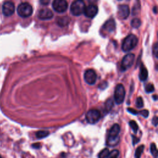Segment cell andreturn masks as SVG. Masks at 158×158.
<instances>
[{
  "mask_svg": "<svg viewBox=\"0 0 158 158\" xmlns=\"http://www.w3.org/2000/svg\"><path fill=\"white\" fill-rule=\"evenodd\" d=\"M38 17L41 20H49L53 17V13L49 9H43L38 12Z\"/></svg>",
  "mask_w": 158,
  "mask_h": 158,
  "instance_id": "4fadbf2b",
  "label": "cell"
},
{
  "mask_svg": "<svg viewBox=\"0 0 158 158\" xmlns=\"http://www.w3.org/2000/svg\"><path fill=\"white\" fill-rule=\"evenodd\" d=\"M156 8H157V7H156V6H155V7H154V12H155V13H156Z\"/></svg>",
  "mask_w": 158,
  "mask_h": 158,
  "instance_id": "d590c367",
  "label": "cell"
},
{
  "mask_svg": "<svg viewBox=\"0 0 158 158\" xmlns=\"http://www.w3.org/2000/svg\"><path fill=\"white\" fill-rule=\"evenodd\" d=\"M57 23L59 26H61V27H64V26H65L67 25L69 22H70V19L67 17V16H65V17H59L57 19Z\"/></svg>",
  "mask_w": 158,
  "mask_h": 158,
  "instance_id": "2e32d148",
  "label": "cell"
},
{
  "mask_svg": "<svg viewBox=\"0 0 158 158\" xmlns=\"http://www.w3.org/2000/svg\"><path fill=\"white\" fill-rule=\"evenodd\" d=\"M2 13L5 16L12 15L15 10V6L12 2L6 1L2 5Z\"/></svg>",
  "mask_w": 158,
  "mask_h": 158,
  "instance_id": "30bf717a",
  "label": "cell"
},
{
  "mask_svg": "<svg viewBox=\"0 0 158 158\" xmlns=\"http://www.w3.org/2000/svg\"><path fill=\"white\" fill-rule=\"evenodd\" d=\"M125 90L123 85L121 83L118 84L114 91V100L117 104H122L125 99Z\"/></svg>",
  "mask_w": 158,
  "mask_h": 158,
  "instance_id": "277c9868",
  "label": "cell"
},
{
  "mask_svg": "<svg viewBox=\"0 0 158 158\" xmlns=\"http://www.w3.org/2000/svg\"><path fill=\"white\" fill-rule=\"evenodd\" d=\"M120 131V127L118 124L115 123L112 125V127L110 128L107 140V144L110 146H115L117 145L119 141V133Z\"/></svg>",
  "mask_w": 158,
  "mask_h": 158,
  "instance_id": "6da1fadb",
  "label": "cell"
},
{
  "mask_svg": "<svg viewBox=\"0 0 158 158\" xmlns=\"http://www.w3.org/2000/svg\"><path fill=\"white\" fill-rule=\"evenodd\" d=\"M136 106L138 108H141L143 106V101L141 97H138L136 99Z\"/></svg>",
  "mask_w": 158,
  "mask_h": 158,
  "instance_id": "484cf974",
  "label": "cell"
},
{
  "mask_svg": "<svg viewBox=\"0 0 158 158\" xmlns=\"http://www.w3.org/2000/svg\"><path fill=\"white\" fill-rule=\"evenodd\" d=\"M85 6L82 0H77L70 6V12L73 15H80L83 13Z\"/></svg>",
  "mask_w": 158,
  "mask_h": 158,
  "instance_id": "5b68a950",
  "label": "cell"
},
{
  "mask_svg": "<svg viewBox=\"0 0 158 158\" xmlns=\"http://www.w3.org/2000/svg\"><path fill=\"white\" fill-rule=\"evenodd\" d=\"M150 151L152 155V156L154 158H157V150L156 148V145L155 143H151V147H150Z\"/></svg>",
  "mask_w": 158,
  "mask_h": 158,
  "instance_id": "ffe728a7",
  "label": "cell"
},
{
  "mask_svg": "<svg viewBox=\"0 0 158 158\" xmlns=\"http://www.w3.org/2000/svg\"><path fill=\"white\" fill-rule=\"evenodd\" d=\"M127 110H128V112H129L130 113H131V114H133V115H136V114H138V112L136 110H135L132 108H128Z\"/></svg>",
  "mask_w": 158,
  "mask_h": 158,
  "instance_id": "f546056e",
  "label": "cell"
},
{
  "mask_svg": "<svg viewBox=\"0 0 158 158\" xmlns=\"http://www.w3.org/2000/svg\"><path fill=\"white\" fill-rule=\"evenodd\" d=\"M32 147L34 148H36V149H38L41 147V145L40 143H35V144H32Z\"/></svg>",
  "mask_w": 158,
  "mask_h": 158,
  "instance_id": "836d02e7",
  "label": "cell"
},
{
  "mask_svg": "<svg viewBox=\"0 0 158 158\" xmlns=\"http://www.w3.org/2000/svg\"><path fill=\"white\" fill-rule=\"evenodd\" d=\"M132 138H133V144L135 145V144H136L139 141V139L136 138L135 136H132Z\"/></svg>",
  "mask_w": 158,
  "mask_h": 158,
  "instance_id": "d6a6232c",
  "label": "cell"
},
{
  "mask_svg": "<svg viewBox=\"0 0 158 158\" xmlns=\"http://www.w3.org/2000/svg\"><path fill=\"white\" fill-rule=\"evenodd\" d=\"M135 59V55L133 54H128L125 55L121 63V69L122 70H126L130 68L133 64Z\"/></svg>",
  "mask_w": 158,
  "mask_h": 158,
  "instance_id": "ba28073f",
  "label": "cell"
},
{
  "mask_svg": "<svg viewBox=\"0 0 158 158\" xmlns=\"http://www.w3.org/2000/svg\"><path fill=\"white\" fill-rule=\"evenodd\" d=\"M139 114L141 115H142L143 117L146 118V117L149 115V111H148V110H146V109H144V110H141V111L139 112Z\"/></svg>",
  "mask_w": 158,
  "mask_h": 158,
  "instance_id": "4316f807",
  "label": "cell"
},
{
  "mask_svg": "<svg viewBox=\"0 0 158 158\" xmlns=\"http://www.w3.org/2000/svg\"><path fill=\"white\" fill-rule=\"evenodd\" d=\"M148 76V72L146 68L143 65V64L141 65L140 67V72L139 74V78L141 81L146 80Z\"/></svg>",
  "mask_w": 158,
  "mask_h": 158,
  "instance_id": "9a60e30c",
  "label": "cell"
},
{
  "mask_svg": "<svg viewBox=\"0 0 158 158\" xmlns=\"http://www.w3.org/2000/svg\"><path fill=\"white\" fill-rule=\"evenodd\" d=\"M154 90V86L152 83H148L145 86V91L146 93H152Z\"/></svg>",
  "mask_w": 158,
  "mask_h": 158,
  "instance_id": "d4e9b609",
  "label": "cell"
},
{
  "mask_svg": "<svg viewBox=\"0 0 158 158\" xmlns=\"http://www.w3.org/2000/svg\"><path fill=\"white\" fill-rule=\"evenodd\" d=\"M98 12V8L96 5L91 4L85 7L84 10V14L89 18H93Z\"/></svg>",
  "mask_w": 158,
  "mask_h": 158,
  "instance_id": "8fae6325",
  "label": "cell"
},
{
  "mask_svg": "<svg viewBox=\"0 0 158 158\" xmlns=\"http://www.w3.org/2000/svg\"><path fill=\"white\" fill-rule=\"evenodd\" d=\"M109 150L108 148H104L98 154V158H107L109 154Z\"/></svg>",
  "mask_w": 158,
  "mask_h": 158,
  "instance_id": "44dd1931",
  "label": "cell"
},
{
  "mask_svg": "<svg viewBox=\"0 0 158 158\" xmlns=\"http://www.w3.org/2000/svg\"><path fill=\"white\" fill-rule=\"evenodd\" d=\"M129 125H130V127L131 128V129L133 130V131L135 133H136L137 130L138 129V126L135 120H131L129 122Z\"/></svg>",
  "mask_w": 158,
  "mask_h": 158,
  "instance_id": "603a6c76",
  "label": "cell"
},
{
  "mask_svg": "<svg viewBox=\"0 0 158 158\" xmlns=\"http://www.w3.org/2000/svg\"><path fill=\"white\" fill-rule=\"evenodd\" d=\"M144 148V145H140L139 147L137 148V149H136V151H135V158H140L141 157V156L143 152Z\"/></svg>",
  "mask_w": 158,
  "mask_h": 158,
  "instance_id": "d6986e66",
  "label": "cell"
},
{
  "mask_svg": "<svg viewBox=\"0 0 158 158\" xmlns=\"http://www.w3.org/2000/svg\"><path fill=\"white\" fill-rule=\"evenodd\" d=\"M90 2H95V1H96L97 0H89Z\"/></svg>",
  "mask_w": 158,
  "mask_h": 158,
  "instance_id": "8d00e7d4",
  "label": "cell"
},
{
  "mask_svg": "<svg viewBox=\"0 0 158 158\" xmlns=\"http://www.w3.org/2000/svg\"><path fill=\"white\" fill-rule=\"evenodd\" d=\"M49 134V133L48 131L40 130V131H38L36 133V136L37 138L41 139V138H45V137L48 136Z\"/></svg>",
  "mask_w": 158,
  "mask_h": 158,
  "instance_id": "ac0fdd59",
  "label": "cell"
},
{
  "mask_svg": "<svg viewBox=\"0 0 158 158\" xmlns=\"http://www.w3.org/2000/svg\"><path fill=\"white\" fill-rule=\"evenodd\" d=\"M157 121H158V118H157V117L155 116L153 118H152V123L154 125V126H157Z\"/></svg>",
  "mask_w": 158,
  "mask_h": 158,
  "instance_id": "1f68e13d",
  "label": "cell"
},
{
  "mask_svg": "<svg viewBox=\"0 0 158 158\" xmlns=\"http://www.w3.org/2000/svg\"><path fill=\"white\" fill-rule=\"evenodd\" d=\"M17 14L22 17H30L33 13V8L28 2H22L17 7Z\"/></svg>",
  "mask_w": 158,
  "mask_h": 158,
  "instance_id": "3957f363",
  "label": "cell"
},
{
  "mask_svg": "<svg viewBox=\"0 0 158 158\" xmlns=\"http://www.w3.org/2000/svg\"><path fill=\"white\" fill-rule=\"evenodd\" d=\"M107 86V83L106 81H103L99 85V88L101 89H105L106 87Z\"/></svg>",
  "mask_w": 158,
  "mask_h": 158,
  "instance_id": "f1b7e54d",
  "label": "cell"
},
{
  "mask_svg": "<svg viewBox=\"0 0 158 158\" xmlns=\"http://www.w3.org/2000/svg\"><path fill=\"white\" fill-rule=\"evenodd\" d=\"M101 118L100 112L95 109L89 110L86 114V121L91 124H94L97 123Z\"/></svg>",
  "mask_w": 158,
  "mask_h": 158,
  "instance_id": "8992f818",
  "label": "cell"
},
{
  "mask_svg": "<svg viewBox=\"0 0 158 158\" xmlns=\"http://www.w3.org/2000/svg\"><path fill=\"white\" fill-rule=\"evenodd\" d=\"M130 14V9L127 5H120L118 9V16L120 19H127Z\"/></svg>",
  "mask_w": 158,
  "mask_h": 158,
  "instance_id": "7c38bea8",
  "label": "cell"
},
{
  "mask_svg": "<svg viewBox=\"0 0 158 158\" xmlns=\"http://www.w3.org/2000/svg\"><path fill=\"white\" fill-rule=\"evenodd\" d=\"M0 158H2V157L0 156Z\"/></svg>",
  "mask_w": 158,
  "mask_h": 158,
  "instance_id": "74e56055",
  "label": "cell"
},
{
  "mask_svg": "<svg viewBox=\"0 0 158 158\" xmlns=\"http://www.w3.org/2000/svg\"><path fill=\"white\" fill-rule=\"evenodd\" d=\"M40 3L41 4L46 6V5H48L49 3L50 0H40Z\"/></svg>",
  "mask_w": 158,
  "mask_h": 158,
  "instance_id": "4dcf8cb0",
  "label": "cell"
},
{
  "mask_svg": "<svg viewBox=\"0 0 158 158\" xmlns=\"http://www.w3.org/2000/svg\"><path fill=\"white\" fill-rule=\"evenodd\" d=\"M113 104H114L113 100L111 98L107 99L106 101V102H105V105H104V110H105V112H109L110 110V109H112V107L113 106Z\"/></svg>",
  "mask_w": 158,
  "mask_h": 158,
  "instance_id": "e0dca14e",
  "label": "cell"
},
{
  "mask_svg": "<svg viewBox=\"0 0 158 158\" xmlns=\"http://www.w3.org/2000/svg\"><path fill=\"white\" fill-rule=\"evenodd\" d=\"M157 53H158V47H157V44L156 43L153 47V54L156 57H157Z\"/></svg>",
  "mask_w": 158,
  "mask_h": 158,
  "instance_id": "83f0119b",
  "label": "cell"
},
{
  "mask_svg": "<svg viewBox=\"0 0 158 158\" xmlns=\"http://www.w3.org/2000/svg\"><path fill=\"white\" fill-rule=\"evenodd\" d=\"M97 75L93 69H88L84 73V80L89 85H94L96 81Z\"/></svg>",
  "mask_w": 158,
  "mask_h": 158,
  "instance_id": "9c48e42d",
  "label": "cell"
},
{
  "mask_svg": "<svg viewBox=\"0 0 158 158\" xmlns=\"http://www.w3.org/2000/svg\"><path fill=\"white\" fill-rule=\"evenodd\" d=\"M138 38L135 35H129L123 40L122 49L124 52H128L133 49L138 44Z\"/></svg>",
  "mask_w": 158,
  "mask_h": 158,
  "instance_id": "7a4b0ae2",
  "label": "cell"
},
{
  "mask_svg": "<svg viewBox=\"0 0 158 158\" xmlns=\"http://www.w3.org/2000/svg\"><path fill=\"white\" fill-rule=\"evenodd\" d=\"M119 155V151L117 149L113 150L110 152H109L108 155V158H117Z\"/></svg>",
  "mask_w": 158,
  "mask_h": 158,
  "instance_id": "cb8c5ba5",
  "label": "cell"
},
{
  "mask_svg": "<svg viewBox=\"0 0 158 158\" xmlns=\"http://www.w3.org/2000/svg\"><path fill=\"white\" fill-rule=\"evenodd\" d=\"M152 98H154V100H155V101H156V100H157V96H156V94H155V95H154V96H153V97H152Z\"/></svg>",
  "mask_w": 158,
  "mask_h": 158,
  "instance_id": "e575fe53",
  "label": "cell"
},
{
  "mask_svg": "<svg viewBox=\"0 0 158 158\" xmlns=\"http://www.w3.org/2000/svg\"><path fill=\"white\" fill-rule=\"evenodd\" d=\"M115 28V23L114 20L110 19L106 22L104 24L102 30L104 31V33H111L114 31Z\"/></svg>",
  "mask_w": 158,
  "mask_h": 158,
  "instance_id": "5bb4252c",
  "label": "cell"
},
{
  "mask_svg": "<svg viewBox=\"0 0 158 158\" xmlns=\"http://www.w3.org/2000/svg\"><path fill=\"white\" fill-rule=\"evenodd\" d=\"M52 7L59 13L64 12L68 8V4L65 0H54Z\"/></svg>",
  "mask_w": 158,
  "mask_h": 158,
  "instance_id": "52a82bcc",
  "label": "cell"
},
{
  "mask_svg": "<svg viewBox=\"0 0 158 158\" xmlns=\"http://www.w3.org/2000/svg\"><path fill=\"white\" fill-rule=\"evenodd\" d=\"M141 24V22L139 19H133L131 22V25L133 28H138Z\"/></svg>",
  "mask_w": 158,
  "mask_h": 158,
  "instance_id": "7402d4cb",
  "label": "cell"
}]
</instances>
